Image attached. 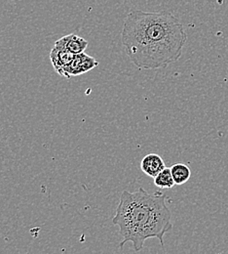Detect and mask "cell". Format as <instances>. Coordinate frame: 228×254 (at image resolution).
<instances>
[{
  "mask_svg": "<svg viewBox=\"0 0 228 254\" xmlns=\"http://www.w3.org/2000/svg\"><path fill=\"white\" fill-rule=\"evenodd\" d=\"M187 34L168 12L132 10L124 22L121 41L131 62L140 69H156L177 62Z\"/></svg>",
  "mask_w": 228,
  "mask_h": 254,
  "instance_id": "cell-1",
  "label": "cell"
},
{
  "mask_svg": "<svg viewBox=\"0 0 228 254\" xmlns=\"http://www.w3.org/2000/svg\"><path fill=\"white\" fill-rule=\"evenodd\" d=\"M161 191L149 193L142 187L134 192L122 191L112 223L119 227L122 242L119 248L132 243L134 251L142 250L147 239H158L164 247V237L173 229L172 213Z\"/></svg>",
  "mask_w": 228,
  "mask_h": 254,
  "instance_id": "cell-2",
  "label": "cell"
},
{
  "mask_svg": "<svg viewBox=\"0 0 228 254\" xmlns=\"http://www.w3.org/2000/svg\"><path fill=\"white\" fill-rule=\"evenodd\" d=\"M98 64V62L95 60V58L87 55L85 52L74 55L71 63L66 66L63 76L69 78L73 75H80L86 73L95 68Z\"/></svg>",
  "mask_w": 228,
  "mask_h": 254,
  "instance_id": "cell-3",
  "label": "cell"
},
{
  "mask_svg": "<svg viewBox=\"0 0 228 254\" xmlns=\"http://www.w3.org/2000/svg\"><path fill=\"white\" fill-rule=\"evenodd\" d=\"M73 58L74 54L66 50L62 44H60L58 41L54 43L50 53V60L57 73L63 76L66 66L71 63Z\"/></svg>",
  "mask_w": 228,
  "mask_h": 254,
  "instance_id": "cell-4",
  "label": "cell"
},
{
  "mask_svg": "<svg viewBox=\"0 0 228 254\" xmlns=\"http://www.w3.org/2000/svg\"><path fill=\"white\" fill-rule=\"evenodd\" d=\"M166 167L163 159L154 153L146 155L140 161L141 171L149 177L154 178L160 171Z\"/></svg>",
  "mask_w": 228,
  "mask_h": 254,
  "instance_id": "cell-5",
  "label": "cell"
},
{
  "mask_svg": "<svg viewBox=\"0 0 228 254\" xmlns=\"http://www.w3.org/2000/svg\"><path fill=\"white\" fill-rule=\"evenodd\" d=\"M57 41L60 44H62L66 50H68L70 53L74 55L83 53L88 47V41L74 33L65 35Z\"/></svg>",
  "mask_w": 228,
  "mask_h": 254,
  "instance_id": "cell-6",
  "label": "cell"
},
{
  "mask_svg": "<svg viewBox=\"0 0 228 254\" xmlns=\"http://www.w3.org/2000/svg\"><path fill=\"white\" fill-rule=\"evenodd\" d=\"M176 185L185 184L191 177V170L189 166L184 163H176L170 167Z\"/></svg>",
  "mask_w": 228,
  "mask_h": 254,
  "instance_id": "cell-7",
  "label": "cell"
},
{
  "mask_svg": "<svg viewBox=\"0 0 228 254\" xmlns=\"http://www.w3.org/2000/svg\"><path fill=\"white\" fill-rule=\"evenodd\" d=\"M154 184L156 187L160 189H171L173 188L176 183L174 181L171 168L165 167L162 171H160L155 177H154Z\"/></svg>",
  "mask_w": 228,
  "mask_h": 254,
  "instance_id": "cell-8",
  "label": "cell"
}]
</instances>
